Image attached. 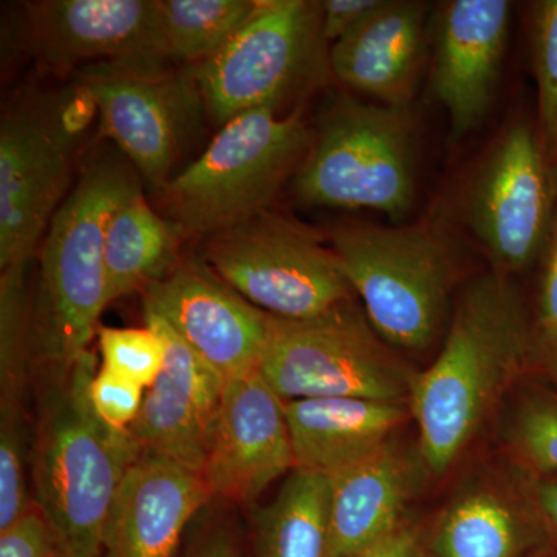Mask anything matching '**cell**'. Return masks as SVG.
I'll return each mask as SVG.
<instances>
[{
    "label": "cell",
    "instance_id": "8fae6325",
    "mask_svg": "<svg viewBox=\"0 0 557 557\" xmlns=\"http://www.w3.org/2000/svg\"><path fill=\"white\" fill-rule=\"evenodd\" d=\"M76 86L95 106L102 135L150 188L163 189L205 109L196 70H172L163 60L104 61L81 69Z\"/></svg>",
    "mask_w": 557,
    "mask_h": 557
},
{
    "label": "cell",
    "instance_id": "8d00e7d4",
    "mask_svg": "<svg viewBox=\"0 0 557 557\" xmlns=\"http://www.w3.org/2000/svg\"><path fill=\"white\" fill-rule=\"evenodd\" d=\"M534 361L557 383V333L537 332Z\"/></svg>",
    "mask_w": 557,
    "mask_h": 557
},
{
    "label": "cell",
    "instance_id": "603a6c76",
    "mask_svg": "<svg viewBox=\"0 0 557 557\" xmlns=\"http://www.w3.org/2000/svg\"><path fill=\"white\" fill-rule=\"evenodd\" d=\"M332 479L295 468L252 518L255 557H325Z\"/></svg>",
    "mask_w": 557,
    "mask_h": 557
},
{
    "label": "cell",
    "instance_id": "d6a6232c",
    "mask_svg": "<svg viewBox=\"0 0 557 557\" xmlns=\"http://www.w3.org/2000/svg\"><path fill=\"white\" fill-rule=\"evenodd\" d=\"M536 330L541 333H557V203L547 240L542 249Z\"/></svg>",
    "mask_w": 557,
    "mask_h": 557
},
{
    "label": "cell",
    "instance_id": "ba28073f",
    "mask_svg": "<svg viewBox=\"0 0 557 557\" xmlns=\"http://www.w3.org/2000/svg\"><path fill=\"white\" fill-rule=\"evenodd\" d=\"M95 106L79 89L10 106L0 124V270L30 265L69 196L72 161Z\"/></svg>",
    "mask_w": 557,
    "mask_h": 557
},
{
    "label": "cell",
    "instance_id": "7c38bea8",
    "mask_svg": "<svg viewBox=\"0 0 557 557\" xmlns=\"http://www.w3.org/2000/svg\"><path fill=\"white\" fill-rule=\"evenodd\" d=\"M557 203V164L537 129L512 123L487 153L468 200L469 225L498 273L525 270L541 258Z\"/></svg>",
    "mask_w": 557,
    "mask_h": 557
},
{
    "label": "cell",
    "instance_id": "52a82bcc",
    "mask_svg": "<svg viewBox=\"0 0 557 557\" xmlns=\"http://www.w3.org/2000/svg\"><path fill=\"white\" fill-rule=\"evenodd\" d=\"M194 70L205 110L220 126L251 110L281 113L332 75L321 2L258 0L247 24Z\"/></svg>",
    "mask_w": 557,
    "mask_h": 557
},
{
    "label": "cell",
    "instance_id": "9a60e30c",
    "mask_svg": "<svg viewBox=\"0 0 557 557\" xmlns=\"http://www.w3.org/2000/svg\"><path fill=\"white\" fill-rule=\"evenodd\" d=\"M33 50L54 72L120 60H163L159 0L25 3Z\"/></svg>",
    "mask_w": 557,
    "mask_h": 557
},
{
    "label": "cell",
    "instance_id": "9c48e42d",
    "mask_svg": "<svg viewBox=\"0 0 557 557\" xmlns=\"http://www.w3.org/2000/svg\"><path fill=\"white\" fill-rule=\"evenodd\" d=\"M259 372L284 401L366 398L409 405L417 379L355 299L306 321L273 317Z\"/></svg>",
    "mask_w": 557,
    "mask_h": 557
},
{
    "label": "cell",
    "instance_id": "cb8c5ba5",
    "mask_svg": "<svg viewBox=\"0 0 557 557\" xmlns=\"http://www.w3.org/2000/svg\"><path fill=\"white\" fill-rule=\"evenodd\" d=\"M528 518L515 502L475 486L450 502L435 531L438 557H522L531 544Z\"/></svg>",
    "mask_w": 557,
    "mask_h": 557
},
{
    "label": "cell",
    "instance_id": "ffe728a7",
    "mask_svg": "<svg viewBox=\"0 0 557 557\" xmlns=\"http://www.w3.org/2000/svg\"><path fill=\"white\" fill-rule=\"evenodd\" d=\"M296 468L339 474L387 442L408 418V403L366 398L285 401Z\"/></svg>",
    "mask_w": 557,
    "mask_h": 557
},
{
    "label": "cell",
    "instance_id": "ac0fdd59",
    "mask_svg": "<svg viewBox=\"0 0 557 557\" xmlns=\"http://www.w3.org/2000/svg\"><path fill=\"white\" fill-rule=\"evenodd\" d=\"M211 498L200 472L143 450L110 509L101 557H175Z\"/></svg>",
    "mask_w": 557,
    "mask_h": 557
},
{
    "label": "cell",
    "instance_id": "836d02e7",
    "mask_svg": "<svg viewBox=\"0 0 557 557\" xmlns=\"http://www.w3.org/2000/svg\"><path fill=\"white\" fill-rule=\"evenodd\" d=\"M527 496L539 523L557 541V478L534 475Z\"/></svg>",
    "mask_w": 557,
    "mask_h": 557
},
{
    "label": "cell",
    "instance_id": "4316f807",
    "mask_svg": "<svg viewBox=\"0 0 557 557\" xmlns=\"http://www.w3.org/2000/svg\"><path fill=\"white\" fill-rule=\"evenodd\" d=\"M531 20L537 134L548 160L557 164V0L534 3Z\"/></svg>",
    "mask_w": 557,
    "mask_h": 557
},
{
    "label": "cell",
    "instance_id": "1f68e13d",
    "mask_svg": "<svg viewBox=\"0 0 557 557\" xmlns=\"http://www.w3.org/2000/svg\"><path fill=\"white\" fill-rule=\"evenodd\" d=\"M384 0H324L321 2L322 35L330 47L346 38L383 5Z\"/></svg>",
    "mask_w": 557,
    "mask_h": 557
},
{
    "label": "cell",
    "instance_id": "4dcf8cb0",
    "mask_svg": "<svg viewBox=\"0 0 557 557\" xmlns=\"http://www.w3.org/2000/svg\"><path fill=\"white\" fill-rule=\"evenodd\" d=\"M0 557H67L64 548L44 518L40 509L33 504L24 518L9 530L0 533Z\"/></svg>",
    "mask_w": 557,
    "mask_h": 557
},
{
    "label": "cell",
    "instance_id": "3957f363",
    "mask_svg": "<svg viewBox=\"0 0 557 557\" xmlns=\"http://www.w3.org/2000/svg\"><path fill=\"white\" fill-rule=\"evenodd\" d=\"M141 177L123 153L102 148L51 220L39 251L32 304L35 366H69L90 350L109 306L104 239L110 215L141 193Z\"/></svg>",
    "mask_w": 557,
    "mask_h": 557
},
{
    "label": "cell",
    "instance_id": "6da1fadb",
    "mask_svg": "<svg viewBox=\"0 0 557 557\" xmlns=\"http://www.w3.org/2000/svg\"><path fill=\"white\" fill-rule=\"evenodd\" d=\"M536 336L507 274L493 270L458 296L442 350L417 373L409 403L421 457L434 474L456 463L534 361Z\"/></svg>",
    "mask_w": 557,
    "mask_h": 557
},
{
    "label": "cell",
    "instance_id": "8992f818",
    "mask_svg": "<svg viewBox=\"0 0 557 557\" xmlns=\"http://www.w3.org/2000/svg\"><path fill=\"white\" fill-rule=\"evenodd\" d=\"M417 129L409 108L341 100L319 121L295 175L310 207L386 214L399 222L417 186Z\"/></svg>",
    "mask_w": 557,
    "mask_h": 557
},
{
    "label": "cell",
    "instance_id": "484cf974",
    "mask_svg": "<svg viewBox=\"0 0 557 557\" xmlns=\"http://www.w3.org/2000/svg\"><path fill=\"white\" fill-rule=\"evenodd\" d=\"M28 265L10 267L0 276V412L24 410L32 375V300Z\"/></svg>",
    "mask_w": 557,
    "mask_h": 557
},
{
    "label": "cell",
    "instance_id": "44dd1931",
    "mask_svg": "<svg viewBox=\"0 0 557 557\" xmlns=\"http://www.w3.org/2000/svg\"><path fill=\"white\" fill-rule=\"evenodd\" d=\"M325 557H350L397 533L412 493V463L395 443L333 475Z\"/></svg>",
    "mask_w": 557,
    "mask_h": 557
},
{
    "label": "cell",
    "instance_id": "7402d4cb",
    "mask_svg": "<svg viewBox=\"0 0 557 557\" xmlns=\"http://www.w3.org/2000/svg\"><path fill=\"white\" fill-rule=\"evenodd\" d=\"M177 226L153 211L141 193L110 215L104 239L109 300L149 287L177 265Z\"/></svg>",
    "mask_w": 557,
    "mask_h": 557
},
{
    "label": "cell",
    "instance_id": "277c9868",
    "mask_svg": "<svg viewBox=\"0 0 557 557\" xmlns=\"http://www.w3.org/2000/svg\"><path fill=\"white\" fill-rule=\"evenodd\" d=\"M313 138L298 110H251L223 124L199 159L160 190L180 233L211 237L255 218L298 172Z\"/></svg>",
    "mask_w": 557,
    "mask_h": 557
},
{
    "label": "cell",
    "instance_id": "d4e9b609",
    "mask_svg": "<svg viewBox=\"0 0 557 557\" xmlns=\"http://www.w3.org/2000/svg\"><path fill=\"white\" fill-rule=\"evenodd\" d=\"M256 7L258 0H159L164 57L197 65L208 61L247 24Z\"/></svg>",
    "mask_w": 557,
    "mask_h": 557
},
{
    "label": "cell",
    "instance_id": "5b68a950",
    "mask_svg": "<svg viewBox=\"0 0 557 557\" xmlns=\"http://www.w3.org/2000/svg\"><path fill=\"white\" fill-rule=\"evenodd\" d=\"M332 248L370 324L397 351L431 347L445 329L456 262L426 223L341 226Z\"/></svg>",
    "mask_w": 557,
    "mask_h": 557
},
{
    "label": "cell",
    "instance_id": "2e32d148",
    "mask_svg": "<svg viewBox=\"0 0 557 557\" xmlns=\"http://www.w3.org/2000/svg\"><path fill=\"white\" fill-rule=\"evenodd\" d=\"M145 324L156 329L166 346L163 370L146 391L141 410L131 432L146 453L203 471L218 423L225 380L166 322L143 313Z\"/></svg>",
    "mask_w": 557,
    "mask_h": 557
},
{
    "label": "cell",
    "instance_id": "d6986e66",
    "mask_svg": "<svg viewBox=\"0 0 557 557\" xmlns=\"http://www.w3.org/2000/svg\"><path fill=\"white\" fill-rule=\"evenodd\" d=\"M426 5L384 0L330 47V69L348 89L391 108H409L426 53Z\"/></svg>",
    "mask_w": 557,
    "mask_h": 557
},
{
    "label": "cell",
    "instance_id": "4fadbf2b",
    "mask_svg": "<svg viewBox=\"0 0 557 557\" xmlns=\"http://www.w3.org/2000/svg\"><path fill=\"white\" fill-rule=\"evenodd\" d=\"M143 313L166 322L223 380L259 370L273 317L249 304L207 263H177L143 292Z\"/></svg>",
    "mask_w": 557,
    "mask_h": 557
},
{
    "label": "cell",
    "instance_id": "f1b7e54d",
    "mask_svg": "<svg viewBox=\"0 0 557 557\" xmlns=\"http://www.w3.org/2000/svg\"><path fill=\"white\" fill-rule=\"evenodd\" d=\"M101 369L116 373L145 387L146 391L163 370L166 346L156 329L106 327L98 330Z\"/></svg>",
    "mask_w": 557,
    "mask_h": 557
},
{
    "label": "cell",
    "instance_id": "5bb4252c",
    "mask_svg": "<svg viewBox=\"0 0 557 557\" xmlns=\"http://www.w3.org/2000/svg\"><path fill=\"white\" fill-rule=\"evenodd\" d=\"M295 468L284 399L259 370L226 380L201 471L212 497L252 505Z\"/></svg>",
    "mask_w": 557,
    "mask_h": 557
},
{
    "label": "cell",
    "instance_id": "e575fe53",
    "mask_svg": "<svg viewBox=\"0 0 557 557\" xmlns=\"http://www.w3.org/2000/svg\"><path fill=\"white\" fill-rule=\"evenodd\" d=\"M350 557H423V541L417 528L403 525L386 541Z\"/></svg>",
    "mask_w": 557,
    "mask_h": 557
},
{
    "label": "cell",
    "instance_id": "7a4b0ae2",
    "mask_svg": "<svg viewBox=\"0 0 557 557\" xmlns=\"http://www.w3.org/2000/svg\"><path fill=\"white\" fill-rule=\"evenodd\" d=\"M97 364L89 350L69 366H36L33 502L67 557H101L110 509L143 453L131 431L95 413L89 387Z\"/></svg>",
    "mask_w": 557,
    "mask_h": 557
},
{
    "label": "cell",
    "instance_id": "d590c367",
    "mask_svg": "<svg viewBox=\"0 0 557 557\" xmlns=\"http://www.w3.org/2000/svg\"><path fill=\"white\" fill-rule=\"evenodd\" d=\"M185 557H242V553L228 528H214L203 534Z\"/></svg>",
    "mask_w": 557,
    "mask_h": 557
},
{
    "label": "cell",
    "instance_id": "74e56055",
    "mask_svg": "<svg viewBox=\"0 0 557 557\" xmlns=\"http://www.w3.org/2000/svg\"><path fill=\"white\" fill-rule=\"evenodd\" d=\"M533 557H557V555H555V553L542 552L539 553V555H534Z\"/></svg>",
    "mask_w": 557,
    "mask_h": 557
},
{
    "label": "cell",
    "instance_id": "f546056e",
    "mask_svg": "<svg viewBox=\"0 0 557 557\" xmlns=\"http://www.w3.org/2000/svg\"><path fill=\"white\" fill-rule=\"evenodd\" d=\"M145 394V387L101 368L90 381L89 397L95 413L116 431H131L141 410Z\"/></svg>",
    "mask_w": 557,
    "mask_h": 557
},
{
    "label": "cell",
    "instance_id": "30bf717a",
    "mask_svg": "<svg viewBox=\"0 0 557 557\" xmlns=\"http://www.w3.org/2000/svg\"><path fill=\"white\" fill-rule=\"evenodd\" d=\"M205 263L270 317L306 321L354 299L333 248L306 226L260 212L208 237Z\"/></svg>",
    "mask_w": 557,
    "mask_h": 557
},
{
    "label": "cell",
    "instance_id": "83f0119b",
    "mask_svg": "<svg viewBox=\"0 0 557 557\" xmlns=\"http://www.w3.org/2000/svg\"><path fill=\"white\" fill-rule=\"evenodd\" d=\"M509 442L534 475L557 478V394L530 391L520 399Z\"/></svg>",
    "mask_w": 557,
    "mask_h": 557
},
{
    "label": "cell",
    "instance_id": "e0dca14e",
    "mask_svg": "<svg viewBox=\"0 0 557 557\" xmlns=\"http://www.w3.org/2000/svg\"><path fill=\"white\" fill-rule=\"evenodd\" d=\"M511 3L453 0L435 22L432 89L460 138L485 119L507 50Z\"/></svg>",
    "mask_w": 557,
    "mask_h": 557
}]
</instances>
